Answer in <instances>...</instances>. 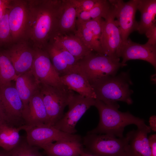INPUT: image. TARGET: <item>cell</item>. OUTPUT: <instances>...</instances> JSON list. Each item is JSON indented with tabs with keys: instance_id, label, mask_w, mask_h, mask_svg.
I'll use <instances>...</instances> for the list:
<instances>
[{
	"instance_id": "8992f818",
	"label": "cell",
	"mask_w": 156,
	"mask_h": 156,
	"mask_svg": "<svg viewBox=\"0 0 156 156\" xmlns=\"http://www.w3.org/2000/svg\"><path fill=\"white\" fill-rule=\"evenodd\" d=\"M83 143L89 152L97 156H129L127 139L107 134H87Z\"/></svg>"
},
{
	"instance_id": "30bf717a",
	"label": "cell",
	"mask_w": 156,
	"mask_h": 156,
	"mask_svg": "<svg viewBox=\"0 0 156 156\" xmlns=\"http://www.w3.org/2000/svg\"><path fill=\"white\" fill-rule=\"evenodd\" d=\"M113 6L116 22L120 30L122 41L127 40L130 34L137 31L138 22L135 19L138 0L125 2L121 0H109Z\"/></svg>"
},
{
	"instance_id": "4316f807",
	"label": "cell",
	"mask_w": 156,
	"mask_h": 156,
	"mask_svg": "<svg viewBox=\"0 0 156 156\" xmlns=\"http://www.w3.org/2000/svg\"><path fill=\"white\" fill-rule=\"evenodd\" d=\"M14 68L3 51L0 52V87L10 83L17 77Z\"/></svg>"
},
{
	"instance_id": "8d00e7d4",
	"label": "cell",
	"mask_w": 156,
	"mask_h": 156,
	"mask_svg": "<svg viewBox=\"0 0 156 156\" xmlns=\"http://www.w3.org/2000/svg\"><path fill=\"white\" fill-rule=\"evenodd\" d=\"M149 126L151 130L154 132L156 131V116L155 115L151 116L149 119Z\"/></svg>"
},
{
	"instance_id": "f1b7e54d",
	"label": "cell",
	"mask_w": 156,
	"mask_h": 156,
	"mask_svg": "<svg viewBox=\"0 0 156 156\" xmlns=\"http://www.w3.org/2000/svg\"><path fill=\"white\" fill-rule=\"evenodd\" d=\"M9 7L0 19V47H7L12 43L8 20Z\"/></svg>"
},
{
	"instance_id": "d4e9b609",
	"label": "cell",
	"mask_w": 156,
	"mask_h": 156,
	"mask_svg": "<svg viewBox=\"0 0 156 156\" xmlns=\"http://www.w3.org/2000/svg\"><path fill=\"white\" fill-rule=\"evenodd\" d=\"M21 126L17 128L6 123L0 125V146L6 151L14 148L20 140L19 131Z\"/></svg>"
},
{
	"instance_id": "ac0fdd59",
	"label": "cell",
	"mask_w": 156,
	"mask_h": 156,
	"mask_svg": "<svg viewBox=\"0 0 156 156\" xmlns=\"http://www.w3.org/2000/svg\"><path fill=\"white\" fill-rule=\"evenodd\" d=\"M151 131L149 126L146 125L127 133L126 136L129 156H151L148 136Z\"/></svg>"
},
{
	"instance_id": "7a4b0ae2",
	"label": "cell",
	"mask_w": 156,
	"mask_h": 156,
	"mask_svg": "<svg viewBox=\"0 0 156 156\" xmlns=\"http://www.w3.org/2000/svg\"><path fill=\"white\" fill-rule=\"evenodd\" d=\"M94 106L99 112V122L96 127L88 131L87 134H107L122 138L124 137L123 133L126 126L133 124L140 128L146 125L144 119L135 116L128 111H119L120 106L118 103L107 104L95 99Z\"/></svg>"
},
{
	"instance_id": "5bb4252c",
	"label": "cell",
	"mask_w": 156,
	"mask_h": 156,
	"mask_svg": "<svg viewBox=\"0 0 156 156\" xmlns=\"http://www.w3.org/2000/svg\"><path fill=\"white\" fill-rule=\"evenodd\" d=\"M9 10L12 43L24 38L28 17V0H11Z\"/></svg>"
},
{
	"instance_id": "f35d334b",
	"label": "cell",
	"mask_w": 156,
	"mask_h": 156,
	"mask_svg": "<svg viewBox=\"0 0 156 156\" xmlns=\"http://www.w3.org/2000/svg\"><path fill=\"white\" fill-rule=\"evenodd\" d=\"M80 156H97L90 152H85L83 150L82 151Z\"/></svg>"
},
{
	"instance_id": "e575fe53",
	"label": "cell",
	"mask_w": 156,
	"mask_h": 156,
	"mask_svg": "<svg viewBox=\"0 0 156 156\" xmlns=\"http://www.w3.org/2000/svg\"><path fill=\"white\" fill-rule=\"evenodd\" d=\"M11 0H0V19L9 7Z\"/></svg>"
},
{
	"instance_id": "e0dca14e",
	"label": "cell",
	"mask_w": 156,
	"mask_h": 156,
	"mask_svg": "<svg viewBox=\"0 0 156 156\" xmlns=\"http://www.w3.org/2000/svg\"><path fill=\"white\" fill-rule=\"evenodd\" d=\"M23 117L26 125L50 126L46 109L39 89L30 99L27 108L23 112Z\"/></svg>"
},
{
	"instance_id": "9c48e42d",
	"label": "cell",
	"mask_w": 156,
	"mask_h": 156,
	"mask_svg": "<svg viewBox=\"0 0 156 156\" xmlns=\"http://www.w3.org/2000/svg\"><path fill=\"white\" fill-rule=\"evenodd\" d=\"M115 18L114 9L111 4L107 14L102 20L99 41L104 54L119 58V52L122 41Z\"/></svg>"
},
{
	"instance_id": "4fadbf2b",
	"label": "cell",
	"mask_w": 156,
	"mask_h": 156,
	"mask_svg": "<svg viewBox=\"0 0 156 156\" xmlns=\"http://www.w3.org/2000/svg\"><path fill=\"white\" fill-rule=\"evenodd\" d=\"M0 101L8 124L13 126L23 119V105L12 82L0 87Z\"/></svg>"
},
{
	"instance_id": "cb8c5ba5",
	"label": "cell",
	"mask_w": 156,
	"mask_h": 156,
	"mask_svg": "<svg viewBox=\"0 0 156 156\" xmlns=\"http://www.w3.org/2000/svg\"><path fill=\"white\" fill-rule=\"evenodd\" d=\"M137 10L141 13V19L137 29L139 34H144L155 23L156 0H138Z\"/></svg>"
},
{
	"instance_id": "d6a6232c",
	"label": "cell",
	"mask_w": 156,
	"mask_h": 156,
	"mask_svg": "<svg viewBox=\"0 0 156 156\" xmlns=\"http://www.w3.org/2000/svg\"><path fill=\"white\" fill-rule=\"evenodd\" d=\"M144 34L148 38L146 43L150 45L156 46V23L149 28Z\"/></svg>"
},
{
	"instance_id": "4dcf8cb0",
	"label": "cell",
	"mask_w": 156,
	"mask_h": 156,
	"mask_svg": "<svg viewBox=\"0 0 156 156\" xmlns=\"http://www.w3.org/2000/svg\"><path fill=\"white\" fill-rule=\"evenodd\" d=\"M103 18H97L91 19L86 21H81L77 19V21L83 26L89 29L95 38L99 41L101 33V23Z\"/></svg>"
},
{
	"instance_id": "9a60e30c",
	"label": "cell",
	"mask_w": 156,
	"mask_h": 156,
	"mask_svg": "<svg viewBox=\"0 0 156 156\" xmlns=\"http://www.w3.org/2000/svg\"><path fill=\"white\" fill-rule=\"evenodd\" d=\"M118 56L122 58L121 63L125 66L129 60H140L149 62L156 69V46L136 43L128 38L122 41Z\"/></svg>"
},
{
	"instance_id": "ab89813d",
	"label": "cell",
	"mask_w": 156,
	"mask_h": 156,
	"mask_svg": "<svg viewBox=\"0 0 156 156\" xmlns=\"http://www.w3.org/2000/svg\"><path fill=\"white\" fill-rule=\"evenodd\" d=\"M0 156H4L3 155H1V154H0Z\"/></svg>"
},
{
	"instance_id": "7402d4cb",
	"label": "cell",
	"mask_w": 156,
	"mask_h": 156,
	"mask_svg": "<svg viewBox=\"0 0 156 156\" xmlns=\"http://www.w3.org/2000/svg\"><path fill=\"white\" fill-rule=\"evenodd\" d=\"M77 11L70 0H62V11L57 35L74 34L76 29Z\"/></svg>"
},
{
	"instance_id": "52a82bcc",
	"label": "cell",
	"mask_w": 156,
	"mask_h": 156,
	"mask_svg": "<svg viewBox=\"0 0 156 156\" xmlns=\"http://www.w3.org/2000/svg\"><path fill=\"white\" fill-rule=\"evenodd\" d=\"M95 99L78 94H74L68 104V110L52 126L63 132L75 134L77 123L86 111L94 106Z\"/></svg>"
},
{
	"instance_id": "7c38bea8",
	"label": "cell",
	"mask_w": 156,
	"mask_h": 156,
	"mask_svg": "<svg viewBox=\"0 0 156 156\" xmlns=\"http://www.w3.org/2000/svg\"><path fill=\"white\" fill-rule=\"evenodd\" d=\"M31 70L40 83L56 87L65 86L44 49L35 48L34 60Z\"/></svg>"
},
{
	"instance_id": "d590c367",
	"label": "cell",
	"mask_w": 156,
	"mask_h": 156,
	"mask_svg": "<svg viewBox=\"0 0 156 156\" xmlns=\"http://www.w3.org/2000/svg\"><path fill=\"white\" fill-rule=\"evenodd\" d=\"M77 19L81 21H86L91 19L89 11H83L78 13Z\"/></svg>"
},
{
	"instance_id": "6da1fadb",
	"label": "cell",
	"mask_w": 156,
	"mask_h": 156,
	"mask_svg": "<svg viewBox=\"0 0 156 156\" xmlns=\"http://www.w3.org/2000/svg\"><path fill=\"white\" fill-rule=\"evenodd\" d=\"M28 3L24 39L34 48L44 49L57 35L62 0H28Z\"/></svg>"
},
{
	"instance_id": "5b68a950",
	"label": "cell",
	"mask_w": 156,
	"mask_h": 156,
	"mask_svg": "<svg viewBox=\"0 0 156 156\" xmlns=\"http://www.w3.org/2000/svg\"><path fill=\"white\" fill-rule=\"evenodd\" d=\"M39 90L46 109L49 125L52 126L62 116L65 108L68 105L75 93L65 86L56 87L42 83H40Z\"/></svg>"
},
{
	"instance_id": "8fae6325",
	"label": "cell",
	"mask_w": 156,
	"mask_h": 156,
	"mask_svg": "<svg viewBox=\"0 0 156 156\" xmlns=\"http://www.w3.org/2000/svg\"><path fill=\"white\" fill-rule=\"evenodd\" d=\"M3 51L9 59L18 76L31 70L35 48L27 40L22 39L12 42Z\"/></svg>"
},
{
	"instance_id": "44dd1931",
	"label": "cell",
	"mask_w": 156,
	"mask_h": 156,
	"mask_svg": "<svg viewBox=\"0 0 156 156\" xmlns=\"http://www.w3.org/2000/svg\"><path fill=\"white\" fill-rule=\"evenodd\" d=\"M81 140H64L42 146L49 156H80L83 150Z\"/></svg>"
},
{
	"instance_id": "2e32d148",
	"label": "cell",
	"mask_w": 156,
	"mask_h": 156,
	"mask_svg": "<svg viewBox=\"0 0 156 156\" xmlns=\"http://www.w3.org/2000/svg\"><path fill=\"white\" fill-rule=\"evenodd\" d=\"M44 49L60 76L74 72L78 61L58 43L53 40Z\"/></svg>"
},
{
	"instance_id": "f546056e",
	"label": "cell",
	"mask_w": 156,
	"mask_h": 156,
	"mask_svg": "<svg viewBox=\"0 0 156 156\" xmlns=\"http://www.w3.org/2000/svg\"><path fill=\"white\" fill-rule=\"evenodd\" d=\"M111 7L109 0H98L94 6L89 11L91 19L100 18H104Z\"/></svg>"
},
{
	"instance_id": "ba28073f",
	"label": "cell",
	"mask_w": 156,
	"mask_h": 156,
	"mask_svg": "<svg viewBox=\"0 0 156 156\" xmlns=\"http://www.w3.org/2000/svg\"><path fill=\"white\" fill-rule=\"evenodd\" d=\"M21 129L27 134L26 140L30 145L37 147L64 140H81L80 136L71 134L57 129L52 126H33L24 125Z\"/></svg>"
},
{
	"instance_id": "74e56055",
	"label": "cell",
	"mask_w": 156,
	"mask_h": 156,
	"mask_svg": "<svg viewBox=\"0 0 156 156\" xmlns=\"http://www.w3.org/2000/svg\"><path fill=\"white\" fill-rule=\"evenodd\" d=\"M4 123L7 124L6 117L0 101V125Z\"/></svg>"
},
{
	"instance_id": "1f68e13d",
	"label": "cell",
	"mask_w": 156,
	"mask_h": 156,
	"mask_svg": "<svg viewBox=\"0 0 156 156\" xmlns=\"http://www.w3.org/2000/svg\"><path fill=\"white\" fill-rule=\"evenodd\" d=\"M76 8L77 14L83 11H89L98 2V0H70Z\"/></svg>"
},
{
	"instance_id": "83f0119b",
	"label": "cell",
	"mask_w": 156,
	"mask_h": 156,
	"mask_svg": "<svg viewBox=\"0 0 156 156\" xmlns=\"http://www.w3.org/2000/svg\"><path fill=\"white\" fill-rule=\"evenodd\" d=\"M37 147L29 145L26 141L20 140L17 144L12 149L8 151L4 156H42Z\"/></svg>"
},
{
	"instance_id": "836d02e7",
	"label": "cell",
	"mask_w": 156,
	"mask_h": 156,
	"mask_svg": "<svg viewBox=\"0 0 156 156\" xmlns=\"http://www.w3.org/2000/svg\"><path fill=\"white\" fill-rule=\"evenodd\" d=\"M151 156H156V134L151 135L148 137Z\"/></svg>"
},
{
	"instance_id": "603a6c76",
	"label": "cell",
	"mask_w": 156,
	"mask_h": 156,
	"mask_svg": "<svg viewBox=\"0 0 156 156\" xmlns=\"http://www.w3.org/2000/svg\"><path fill=\"white\" fill-rule=\"evenodd\" d=\"M53 40L78 61L92 51L86 47L81 40L74 34L56 35Z\"/></svg>"
},
{
	"instance_id": "277c9868",
	"label": "cell",
	"mask_w": 156,
	"mask_h": 156,
	"mask_svg": "<svg viewBox=\"0 0 156 156\" xmlns=\"http://www.w3.org/2000/svg\"><path fill=\"white\" fill-rule=\"evenodd\" d=\"M124 66L120 58L92 51L78 61L75 72L83 75L90 84L103 77L116 75Z\"/></svg>"
},
{
	"instance_id": "484cf974",
	"label": "cell",
	"mask_w": 156,
	"mask_h": 156,
	"mask_svg": "<svg viewBox=\"0 0 156 156\" xmlns=\"http://www.w3.org/2000/svg\"><path fill=\"white\" fill-rule=\"evenodd\" d=\"M74 34L78 37L85 45L92 51L103 54L99 41L95 38L89 29L77 20L76 29Z\"/></svg>"
},
{
	"instance_id": "ffe728a7",
	"label": "cell",
	"mask_w": 156,
	"mask_h": 156,
	"mask_svg": "<svg viewBox=\"0 0 156 156\" xmlns=\"http://www.w3.org/2000/svg\"><path fill=\"white\" fill-rule=\"evenodd\" d=\"M63 84L68 89L85 97L96 99L93 89L87 79L78 72H73L60 76Z\"/></svg>"
},
{
	"instance_id": "d6986e66",
	"label": "cell",
	"mask_w": 156,
	"mask_h": 156,
	"mask_svg": "<svg viewBox=\"0 0 156 156\" xmlns=\"http://www.w3.org/2000/svg\"><path fill=\"white\" fill-rule=\"evenodd\" d=\"M15 80L16 89L23 105V112L31 97L39 90L40 83L31 70L18 75Z\"/></svg>"
},
{
	"instance_id": "3957f363",
	"label": "cell",
	"mask_w": 156,
	"mask_h": 156,
	"mask_svg": "<svg viewBox=\"0 0 156 156\" xmlns=\"http://www.w3.org/2000/svg\"><path fill=\"white\" fill-rule=\"evenodd\" d=\"M96 99L107 104L118 101L131 105V96L133 91L130 88L133 85L129 71L121 72L113 76L103 77L90 84Z\"/></svg>"
}]
</instances>
